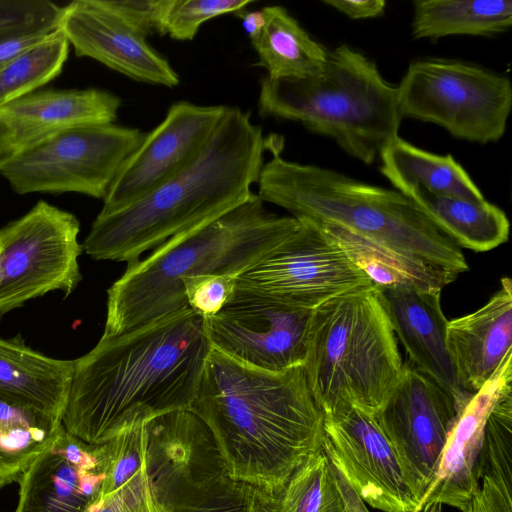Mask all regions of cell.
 <instances>
[{"label": "cell", "mask_w": 512, "mask_h": 512, "mask_svg": "<svg viewBox=\"0 0 512 512\" xmlns=\"http://www.w3.org/2000/svg\"><path fill=\"white\" fill-rule=\"evenodd\" d=\"M211 350L204 319L191 309L102 335L73 360L62 426L86 443L102 444L137 423L190 410Z\"/></svg>", "instance_id": "obj_1"}, {"label": "cell", "mask_w": 512, "mask_h": 512, "mask_svg": "<svg viewBox=\"0 0 512 512\" xmlns=\"http://www.w3.org/2000/svg\"><path fill=\"white\" fill-rule=\"evenodd\" d=\"M190 411L211 432L232 478L278 497L325 441L324 413L303 366L261 370L211 350Z\"/></svg>", "instance_id": "obj_2"}, {"label": "cell", "mask_w": 512, "mask_h": 512, "mask_svg": "<svg viewBox=\"0 0 512 512\" xmlns=\"http://www.w3.org/2000/svg\"><path fill=\"white\" fill-rule=\"evenodd\" d=\"M267 148L248 111L228 106L210 139L179 173L133 204L98 214L83 243L95 260L133 262L248 199Z\"/></svg>", "instance_id": "obj_3"}, {"label": "cell", "mask_w": 512, "mask_h": 512, "mask_svg": "<svg viewBox=\"0 0 512 512\" xmlns=\"http://www.w3.org/2000/svg\"><path fill=\"white\" fill-rule=\"evenodd\" d=\"M299 226L269 212L255 193L219 217L164 242L127 269L107 291L103 336H115L190 309L184 278L219 274L236 278L267 257Z\"/></svg>", "instance_id": "obj_4"}, {"label": "cell", "mask_w": 512, "mask_h": 512, "mask_svg": "<svg viewBox=\"0 0 512 512\" xmlns=\"http://www.w3.org/2000/svg\"><path fill=\"white\" fill-rule=\"evenodd\" d=\"M272 153L257 181L263 202L297 220L343 227L457 274L468 271L460 247L403 193Z\"/></svg>", "instance_id": "obj_5"}, {"label": "cell", "mask_w": 512, "mask_h": 512, "mask_svg": "<svg viewBox=\"0 0 512 512\" xmlns=\"http://www.w3.org/2000/svg\"><path fill=\"white\" fill-rule=\"evenodd\" d=\"M262 117L297 121L332 138L347 154L369 165L399 136L396 86L376 64L342 44L329 51L320 74L306 79L260 80Z\"/></svg>", "instance_id": "obj_6"}, {"label": "cell", "mask_w": 512, "mask_h": 512, "mask_svg": "<svg viewBox=\"0 0 512 512\" xmlns=\"http://www.w3.org/2000/svg\"><path fill=\"white\" fill-rule=\"evenodd\" d=\"M396 340L373 284L340 294L311 312L303 369L324 414L343 403L371 414L381 408L403 371Z\"/></svg>", "instance_id": "obj_7"}, {"label": "cell", "mask_w": 512, "mask_h": 512, "mask_svg": "<svg viewBox=\"0 0 512 512\" xmlns=\"http://www.w3.org/2000/svg\"><path fill=\"white\" fill-rule=\"evenodd\" d=\"M146 464L165 512H277L279 498L232 478L204 422L179 410L147 422Z\"/></svg>", "instance_id": "obj_8"}, {"label": "cell", "mask_w": 512, "mask_h": 512, "mask_svg": "<svg viewBox=\"0 0 512 512\" xmlns=\"http://www.w3.org/2000/svg\"><path fill=\"white\" fill-rule=\"evenodd\" d=\"M397 89L401 118L436 124L455 138L488 144L503 137L512 107L508 77L457 60L411 63Z\"/></svg>", "instance_id": "obj_9"}, {"label": "cell", "mask_w": 512, "mask_h": 512, "mask_svg": "<svg viewBox=\"0 0 512 512\" xmlns=\"http://www.w3.org/2000/svg\"><path fill=\"white\" fill-rule=\"evenodd\" d=\"M145 137L112 124L69 129L0 156V175L18 194L75 192L103 199Z\"/></svg>", "instance_id": "obj_10"}, {"label": "cell", "mask_w": 512, "mask_h": 512, "mask_svg": "<svg viewBox=\"0 0 512 512\" xmlns=\"http://www.w3.org/2000/svg\"><path fill=\"white\" fill-rule=\"evenodd\" d=\"M299 226L267 257L235 278L233 298H255L298 311L372 284L317 223ZM229 299V300H230Z\"/></svg>", "instance_id": "obj_11"}, {"label": "cell", "mask_w": 512, "mask_h": 512, "mask_svg": "<svg viewBox=\"0 0 512 512\" xmlns=\"http://www.w3.org/2000/svg\"><path fill=\"white\" fill-rule=\"evenodd\" d=\"M79 231L73 214L45 201L0 229V315L48 292L75 290Z\"/></svg>", "instance_id": "obj_12"}, {"label": "cell", "mask_w": 512, "mask_h": 512, "mask_svg": "<svg viewBox=\"0 0 512 512\" xmlns=\"http://www.w3.org/2000/svg\"><path fill=\"white\" fill-rule=\"evenodd\" d=\"M466 403L409 362L403 365L401 377L384 404L373 414L419 502Z\"/></svg>", "instance_id": "obj_13"}, {"label": "cell", "mask_w": 512, "mask_h": 512, "mask_svg": "<svg viewBox=\"0 0 512 512\" xmlns=\"http://www.w3.org/2000/svg\"><path fill=\"white\" fill-rule=\"evenodd\" d=\"M323 450L360 499L383 512H419L400 461L373 414L343 403L324 414Z\"/></svg>", "instance_id": "obj_14"}, {"label": "cell", "mask_w": 512, "mask_h": 512, "mask_svg": "<svg viewBox=\"0 0 512 512\" xmlns=\"http://www.w3.org/2000/svg\"><path fill=\"white\" fill-rule=\"evenodd\" d=\"M228 106L173 103L163 121L145 134L111 183L99 214L121 210L189 165L204 148Z\"/></svg>", "instance_id": "obj_15"}, {"label": "cell", "mask_w": 512, "mask_h": 512, "mask_svg": "<svg viewBox=\"0 0 512 512\" xmlns=\"http://www.w3.org/2000/svg\"><path fill=\"white\" fill-rule=\"evenodd\" d=\"M311 312L233 298L203 318L204 332L212 350L253 368L279 372L303 366Z\"/></svg>", "instance_id": "obj_16"}, {"label": "cell", "mask_w": 512, "mask_h": 512, "mask_svg": "<svg viewBox=\"0 0 512 512\" xmlns=\"http://www.w3.org/2000/svg\"><path fill=\"white\" fill-rule=\"evenodd\" d=\"M105 446L69 434L62 424L18 480L13 512H86L105 479Z\"/></svg>", "instance_id": "obj_17"}, {"label": "cell", "mask_w": 512, "mask_h": 512, "mask_svg": "<svg viewBox=\"0 0 512 512\" xmlns=\"http://www.w3.org/2000/svg\"><path fill=\"white\" fill-rule=\"evenodd\" d=\"M58 29L79 57L94 59L140 82L168 88L180 82L168 60L101 0H76L62 7Z\"/></svg>", "instance_id": "obj_18"}, {"label": "cell", "mask_w": 512, "mask_h": 512, "mask_svg": "<svg viewBox=\"0 0 512 512\" xmlns=\"http://www.w3.org/2000/svg\"><path fill=\"white\" fill-rule=\"evenodd\" d=\"M511 358L512 350L464 406L418 511L433 504H446L462 512L468 508L480 485L481 455L489 415L500 397L512 389Z\"/></svg>", "instance_id": "obj_19"}, {"label": "cell", "mask_w": 512, "mask_h": 512, "mask_svg": "<svg viewBox=\"0 0 512 512\" xmlns=\"http://www.w3.org/2000/svg\"><path fill=\"white\" fill-rule=\"evenodd\" d=\"M379 292L409 362L457 400L468 402L472 394L458 384L447 348L448 320L441 308V292L418 289H379Z\"/></svg>", "instance_id": "obj_20"}, {"label": "cell", "mask_w": 512, "mask_h": 512, "mask_svg": "<svg viewBox=\"0 0 512 512\" xmlns=\"http://www.w3.org/2000/svg\"><path fill=\"white\" fill-rule=\"evenodd\" d=\"M447 348L460 387L473 394L494 374L512 350V281L473 313L448 321Z\"/></svg>", "instance_id": "obj_21"}, {"label": "cell", "mask_w": 512, "mask_h": 512, "mask_svg": "<svg viewBox=\"0 0 512 512\" xmlns=\"http://www.w3.org/2000/svg\"><path fill=\"white\" fill-rule=\"evenodd\" d=\"M121 99L105 90H41L0 107V120L19 149L57 133L92 125L112 124Z\"/></svg>", "instance_id": "obj_22"}, {"label": "cell", "mask_w": 512, "mask_h": 512, "mask_svg": "<svg viewBox=\"0 0 512 512\" xmlns=\"http://www.w3.org/2000/svg\"><path fill=\"white\" fill-rule=\"evenodd\" d=\"M73 360L45 356L15 340L0 338V398L61 421Z\"/></svg>", "instance_id": "obj_23"}, {"label": "cell", "mask_w": 512, "mask_h": 512, "mask_svg": "<svg viewBox=\"0 0 512 512\" xmlns=\"http://www.w3.org/2000/svg\"><path fill=\"white\" fill-rule=\"evenodd\" d=\"M315 223V222H314ZM320 225L379 289L442 291L458 274L343 227Z\"/></svg>", "instance_id": "obj_24"}, {"label": "cell", "mask_w": 512, "mask_h": 512, "mask_svg": "<svg viewBox=\"0 0 512 512\" xmlns=\"http://www.w3.org/2000/svg\"><path fill=\"white\" fill-rule=\"evenodd\" d=\"M380 172L397 191L406 194L414 188L472 200L485 199L466 170L452 155H438L397 136L379 154Z\"/></svg>", "instance_id": "obj_25"}, {"label": "cell", "mask_w": 512, "mask_h": 512, "mask_svg": "<svg viewBox=\"0 0 512 512\" xmlns=\"http://www.w3.org/2000/svg\"><path fill=\"white\" fill-rule=\"evenodd\" d=\"M404 195L458 247L486 252L508 239L509 220L505 212L486 199L439 195L421 188Z\"/></svg>", "instance_id": "obj_26"}, {"label": "cell", "mask_w": 512, "mask_h": 512, "mask_svg": "<svg viewBox=\"0 0 512 512\" xmlns=\"http://www.w3.org/2000/svg\"><path fill=\"white\" fill-rule=\"evenodd\" d=\"M261 10L265 24L251 44L257 65L267 71L266 77L306 79L320 74L329 50L315 41L284 7L271 5Z\"/></svg>", "instance_id": "obj_27"}, {"label": "cell", "mask_w": 512, "mask_h": 512, "mask_svg": "<svg viewBox=\"0 0 512 512\" xmlns=\"http://www.w3.org/2000/svg\"><path fill=\"white\" fill-rule=\"evenodd\" d=\"M512 25L511 0H416L411 34L437 40L452 35L490 37Z\"/></svg>", "instance_id": "obj_28"}, {"label": "cell", "mask_w": 512, "mask_h": 512, "mask_svg": "<svg viewBox=\"0 0 512 512\" xmlns=\"http://www.w3.org/2000/svg\"><path fill=\"white\" fill-rule=\"evenodd\" d=\"M480 479L465 512H512V389L500 397L489 415Z\"/></svg>", "instance_id": "obj_29"}, {"label": "cell", "mask_w": 512, "mask_h": 512, "mask_svg": "<svg viewBox=\"0 0 512 512\" xmlns=\"http://www.w3.org/2000/svg\"><path fill=\"white\" fill-rule=\"evenodd\" d=\"M61 421L0 398V490L18 482Z\"/></svg>", "instance_id": "obj_30"}, {"label": "cell", "mask_w": 512, "mask_h": 512, "mask_svg": "<svg viewBox=\"0 0 512 512\" xmlns=\"http://www.w3.org/2000/svg\"><path fill=\"white\" fill-rule=\"evenodd\" d=\"M68 52L69 42L57 29L12 58L0 69V107L33 93L57 77Z\"/></svg>", "instance_id": "obj_31"}, {"label": "cell", "mask_w": 512, "mask_h": 512, "mask_svg": "<svg viewBox=\"0 0 512 512\" xmlns=\"http://www.w3.org/2000/svg\"><path fill=\"white\" fill-rule=\"evenodd\" d=\"M277 512H347L323 448L293 472L279 498Z\"/></svg>", "instance_id": "obj_32"}, {"label": "cell", "mask_w": 512, "mask_h": 512, "mask_svg": "<svg viewBox=\"0 0 512 512\" xmlns=\"http://www.w3.org/2000/svg\"><path fill=\"white\" fill-rule=\"evenodd\" d=\"M62 7L49 0H0V42L58 29Z\"/></svg>", "instance_id": "obj_33"}, {"label": "cell", "mask_w": 512, "mask_h": 512, "mask_svg": "<svg viewBox=\"0 0 512 512\" xmlns=\"http://www.w3.org/2000/svg\"><path fill=\"white\" fill-rule=\"evenodd\" d=\"M253 0H171L166 14L165 35L190 41L206 21L245 9Z\"/></svg>", "instance_id": "obj_34"}, {"label": "cell", "mask_w": 512, "mask_h": 512, "mask_svg": "<svg viewBox=\"0 0 512 512\" xmlns=\"http://www.w3.org/2000/svg\"><path fill=\"white\" fill-rule=\"evenodd\" d=\"M126 26L147 38L165 35L166 14L171 0H101Z\"/></svg>", "instance_id": "obj_35"}, {"label": "cell", "mask_w": 512, "mask_h": 512, "mask_svg": "<svg viewBox=\"0 0 512 512\" xmlns=\"http://www.w3.org/2000/svg\"><path fill=\"white\" fill-rule=\"evenodd\" d=\"M189 308L198 315L210 317L219 312L229 301L235 285V278L206 274L182 280Z\"/></svg>", "instance_id": "obj_36"}, {"label": "cell", "mask_w": 512, "mask_h": 512, "mask_svg": "<svg viewBox=\"0 0 512 512\" xmlns=\"http://www.w3.org/2000/svg\"><path fill=\"white\" fill-rule=\"evenodd\" d=\"M86 512H163L152 490L145 484L130 482L104 498Z\"/></svg>", "instance_id": "obj_37"}, {"label": "cell", "mask_w": 512, "mask_h": 512, "mask_svg": "<svg viewBox=\"0 0 512 512\" xmlns=\"http://www.w3.org/2000/svg\"><path fill=\"white\" fill-rule=\"evenodd\" d=\"M323 3L355 20L379 17L386 7L384 0H324Z\"/></svg>", "instance_id": "obj_38"}, {"label": "cell", "mask_w": 512, "mask_h": 512, "mask_svg": "<svg viewBox=\"0 0 512 512\" xmlns=\"http://www.w3.org/2000/svg\"><path fill=\"white\" fill-rule=\"evenodd\" d=\"M330 464L344 499L347 512H370L340 470L331 461ZM441 508L442 505L433 504L423 507L419 512H441Z\"/></svg>", "instance_id": "obj_39"}, {"label": "cell", "mask_w": 512, "mask_h": 512, "mask_svg": "<svg viewBox=\"0 0 512 512\" xmlns=\"http://www.w3.org/2000/svg\"><path fill=\"white\" fill-rule=\"evenodd\" d=\"M49 34L28 35L0 42V69L20 52L43 40Z\"/></svg>", "instance_id": "obj_40"}, {"label": "cell", "mask_w": 512, "mask_h": 512, "mask_svg": "<svg viewBox=\"0 0 512 512\" xmlns=\"http://www.w3.org/2000/svg\"><path fill=\"white\" fill-rule=\"evenodd\" d=\"M235 15L241 19L242 26L249 36L250 40L256 38L265 24V18L262 10L260 11H239Z\"/></svg>", "instance_id": "obj_41"}, {"label": "cell", "mask_w": 512, "mask_h": 512, "mask_svg": "<svg viewBox=\"0 0 512 512\" xmlns=\"http://www.w3.org/2000/svg\"><path fill=\"white\" fill-rule=\"evenodd\" d=\"M14 142L9 128L0 120V156L13 149Z\"/></svg>", "instance_id": "obj_42"}]
</instances>
